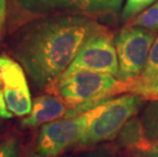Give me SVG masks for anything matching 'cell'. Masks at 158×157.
Returning a JSON list of instances; mask_svg holds the SVG:
<instances>
[{"label": "cell", "instance_id": "8", "mask_svg": "<svg viewBox=\"0 0 158 157\" xmlns=\"http://www.w3.org/2000/svg\"><path fill=\"white\" fill-rule=\"evenodd\" d=\"M68 112V105L58 96L54 94L40 95L34 99L31 112L22 119L21 125L23 128L35 129L65 118Z\"/></svg>", "mask_w": 158, "mask_h": 157}, {"label": "cell", "instance_id": "1", "mask_svg": "<svg viewBox=\"0 0 158 157\" xmlns=\"http://www.w3.org/2000/svg\"><path fill=\"white\" fill-rule=\"evenodd\" d=\"M105 31L86 15L55 14L28 24L10 42L13 57L39 88L61 76L85 44Z\"/></svg>", "mask_w": 158, "mask_h": 157}, {"label": "cell", "instance_id": "13", "mask_svg": "<svg viewBox=\"0 0 158 157\" xmlns=\"http://www.w3.org/2000/svg\"><path fill=\"white\" fill-rule=\"evenodd\" d=\"M123 0H86V14L115 13L122 7Z\"/></svg>", "mask_w": 158, "mask_h": 157}, {"label": "cell", "instance_id": "18", "mask_svg": "<svg viewBox=\"0 0 158 157\" xmlns=\"http://www.w3.org/2000/svg\"><path fill=\"white\" fill-rule=\"evenodd\" d=\"M66 157H117V155L113 149L106 145H103L97 146L96 148L90 149L88 151L81 152L78 154L69 155Z\"/></svg>", "mask_w": 158, "mask_h": 157}, {"label": "cell", "instance_id": "5", "mask_svg": "<svg viewBox=\"0 0 158 157\" xmlns=\"http://www.w3.org/2000/svg\"><path fill=\"white\" fill-rule=\"evenodd\" d=\"M89 123V111L73 118H62L42 126L37 137L36 152L56 157L73 146H80Z\"/></svg>", "mask_w": 158, "mask_h": 157}, {"label": "cell", "instance_id": "14", "mask_svg": "<svg viewBox=\"0 0 158 157\" xmlns=\"http://www.w3.org/2000/svg\"><path fill=\"white\" fill-rule=\"evenodd\" d=\"M130 26L139 27L150 32L158 31V1L136 16Z\"/></svg>", "mask_w": 158, "mask_h": 157}, {"label": "cell", "instance_id": "11", "mask_svg": "<svg viewBox=\"0 0 158 157\" xmlns=\"http://www.w3.org/2000/svg\"><path fill=\"white\" fill-rule=\"evenodd\" d=\"M127 83V92L140 95L144 99L158 100V76H139Z\"/></svg>", "mask_w": 158, "mask_h": 157}, {"label": "cell", "instance_id": "4", "mask_svg": "<svg viewBox=\"0 0 158 157\" xmlns=\"http://www.w3.org/2000/svg\"><path fill=\"white\" fill-rule=\"evenodd\" d=\"M154 41V33L139 27L127 26L117 34L114 45L119 81L129 82L142 75Z\"/></svg>", "mask_w": 158, "mask_h": 157}, {"label": "cell", "instance_id": "6", "mask_svg": "<svg viewBox=\"0 0 158 157\" xmlns=\"http://www.w3.org/2000/svg\"><path fill=\"white\" fill-rule=\"evenodd\" d=\"M80 71L107 73L117 78L118 60L116 49L111 35L106 30L92 37L86 43L61 76H69Z\"/></svg>", "mask_w": 158, "mask_h": 157}, {"label": "cell", "instance_id": "16", "mask_svg": "<svg viewBox=\"0 0 158 157\" xmlns=\"http://www.w3.org/2000/svg\"><path fill=\"white\" fill-rule=\"evenodd\" d=\"M158 76V37L155 39L152 47L150 49L146 65L140 76L147 78V76Z\"/></svg>", "mask_w": 158, "mask_h": 157}, {"label": "cell", "instance_id": "7", "mask_svg": "<svg viewBox=\"0 0 158 157\" xmlns=\"http://www.w3.org/2000/svg\"><path fill=\"white\" fill-rule=\"evenodd\" d=\"M0 76L7 109L15 116L28 115L33 102L23 66L7 55H0Z\"/></svg>", "mask_w": 158, "mask_h": 157}, {"label": "cell", "instance_id": "2", "mask_svg": "<svg viewBox=\"0 0 158 157\" xmlns=\"http://www.w3.org/2000/svg\"><path fill=\"white\" fill-rule=\"evenodd\" d=\"M46 89L68 105L65 118H73L100 105L114 95L127 92V83L107 73L80 71L58 76Z\"/></svg>", "mask_w": 158, "mask_h": 157}, {"label": "cell", "instance_id": "15", "mask_svg": "<svg viewBox=\"0 0 158 157\" xmlns=\"http://www.w3.org/2000/svg\"><path fill=\"white\" fill-rule=\"evenodd\" d=\"M21 140L15 136H8L0 140V157H19Z\"/></svg>", "mask_w": 158, "mask_h": 157}, {"label": "cell", "instance_id": "20", "mask_svg": "<svg viewBox=\"0 0 158 157\" xmlns=\"http://www.w3.org/2000/svg\"><path fill=\"white\" fill-rule=\"evenodd\" d=\"M13 114L7 109V107H6L5 102L0 100V118H4V119H9V118H11Z\"/></svg>", "mask_w": 158, "mask_h": 157}, {"label": "cell", "instance_id": "12", "mask_svg": "<svg viewBox=\"0 0 158 157\" xmlns=\"http://www.w3.org/2000/svg\"><path fill=\"white\" fill-rule=\"evenodd\" d=\"M141 121L151 141H158V100H153L143 111Z\"/></svg>", "mask_w": 158, "mask_h": 157}, {"label": "cell", "instance_id": "3", "mask_svg": "<svg viewBox=\"0 0 158 157\" xmlns=\"http://www.w3.org/2000/svg\"><path fill=\"white\" fill-rule=\"evenodd\" d=\"M144 101L140 95L130 93L110 98L88 110V128L80 146L90 148L115 139L124 123L137 114Z\"/></svg>", "mask_w": 158, "mask_h": 157}, {"label": "cell", "instance_id": "22", "mask_svg": "<svg viewBox=\"0 0 158 157\" xmlns=\"http://www.w3.org/2000/svg\"><path fill=\"white\" fill-rule=\"evenodd\" d=\"M0 100H1V101H4V95H3V82H2L1 76H0Z\"/></svg>", "mask_w": 158, "mask_h": 157}, {"label": "cell", "instance_id": "23", "mask_svg": "<svg viewBox=\"0 0 158 157\" xmlns=\"http://www.w3.org/2000/svg\"><path fill=\"white\" fill-rule=\"evenodd\" d=\"M25 157H46V156H43L41 154H39L38 152H35V153H32V154H29V155H27Z\"/></svg>", "mask_w": 158, "mask_h": 157}, {"label": "cell", "instance_id": "21", "mask_svg": "<svg viewBox=\"0 0 158 157\" xmlns=\"http://www.w3.org/2000/svg\"><path fill=\"white\" fill-rule=\"evenodd\" d=\"M5 11H6V4L2 5L0 7V38H1V33H2V28L4 25L5 21Z\"/></svg>", "mask_w": 158, "mask_h": 157}, {"label": "cell", "instance_id": "17", "mask_svg": "<svg viewBox=\"0 0 158 157\" xmlns=\"http://www.w3.org/2000/svg\"><path fill=\"white\" fill-rule=\"evenodd\" d=\"M155 0H127L126 6L123 11V19H130L138 13L143 11L146 7L151 5Z\"/></svg>", "mask_w": 158, "mask_h": 157}, {"label": "cell", "instance_id": "9", "mask_svg": "<svg viewBox=\"0 0 158 157\" xmlns=\"http://www.w3.org/2000/svg\"><path fill=\"white\" fill-rule=\"evenodd\" d=\"M19 7L33 14L49 15L64 12H84L86 0H15Z\"/></svg>", "mask_w": 158, "mask_h": 157}, {"label": "cell", "instance_id": "10", "mask_svg": "<svg viewBox=\"0 0 158 157\" xmlns=\"http://www.w3.org/2000/svg\"><path fill=\"white\" fill-rule=\"evenodd\" d=\"M116 145L119 148L132 150L133 152L146 150L152 146L148 139L143 122L140 118L133 116L123 125L116 137Z\"/></svg>", "mask_w": 158, "mask_h": 157}, {"label": "cell", "instance_id": "19", "mask_svg": "<svg viewBox=\"0 0 158 157\" xmlns=\"http://www.w3.org/2000/svg\"><path fill=\"white\" fill-rule=\"evenodd\" d=\"M134 157H158V143L152 144L146 150H141V151L133 152Z\"/></svg>", "mask_w": 158, "mask_h": 157}]
</instances>
